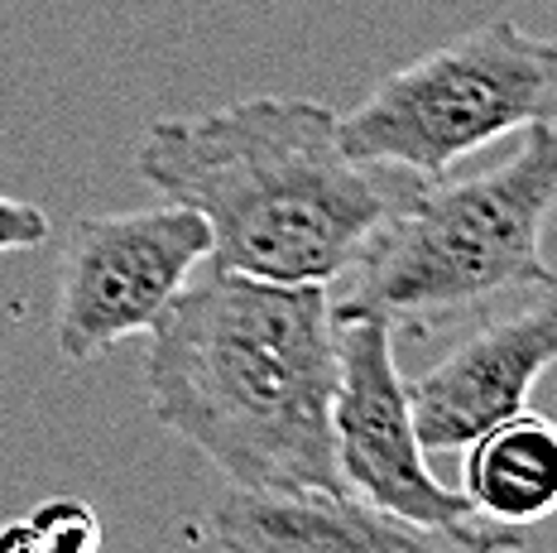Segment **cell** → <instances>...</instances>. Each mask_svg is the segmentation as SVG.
Segmentation results:
<instances>
[{"label":"cell","mask_w":557,"mask_h":553,"mask_svg":"<svg viewBox=\"0 0 557 553\" xmlns=\"http://www.w3.org/2000/svg\"><path fill=\"white\" fill-rule=\"evenodd\" d=\"M145 337L154 423L197 447L231 491H346L327 284H274L202 260Z\"/></svg>","instance_id":"cell-1"},{"label":"cell","mask_w":557,"mask_h":553,"mask_svg":"<svg viewBox=\"0 0 557 553\" xmlns=\"http://www.w3.org/2000/svg\"><path fill=\"white\" fill-rule=\"evenodd\" d=\"M557 366V308L548 294L461 337L437 366L404 380L423 453H461L509 414L529 409V390Z\"/></svg>","instance_id":"cell-8"},{"label":"cell","mask_w":557,"mask_h":553,"mask_svg":"<svg viewBox=\"0 0 557 553\" xmlns=\"http://www.w3.org/2000/svg\"><path fill=\"white\" fill-rule=\"evenodd\" d=\"M336 400L332 443L351 495L428 525L481 520L461 491L443 487L413 433L404 371L394 356V322L336 318Z\"/></svg>","instance_id":"cell-6"},{"label":"cell","mask_w":557,"mask_h":553,"mask_svg":"<svg viewBox=\"0 0 557 553\" xmlns=\"http://www.w3.org/2000/svg\"><path fill=\"white\" fill-rule=\"evenodd\" d=\"M553 207L557 121H543L485 174L399 188L356 260L327 284L332 314L428 328L505 294L548 290L543 226Z\"/></svg>","instance_id":"cell-3"},{"label":"cell","mask_w":557,"mask_h":553,"mask_svg":"<svg viewBox=\"0 0 557 553\" xmlns=\"http://www.w3.org/2000/svg\"><path fill=\"white\" fill-rule=\"evenodd\" d=\"M216 553H519L524 534L491 520L428 525L351 491H231L202 515Z\"/></svg>","instance_id":"cell-7"},{"label":"cell","mask_w":557,"mask_h":553,"mask_svg":"<svg viewBox=\"0 0 557 553\" xmlns=\"http://www.w3.org/2000/svg\"><path fill=\"white\" fill-rule=\"evenodd\" d=\"M461 453V495L481 520L524 529L557 511V423L548 414H509Z\"/></svg>","instance_id":"cell-9"},{"label":"cell","mask_w":557,"mask_h":553,"mask_svg":"<svg viewBox=\"0 0 557 553\" xmlns=\"http://www.w3.org/2000/svg\"><path fill=\"white\" fill-rule=\"evenodd\" d=\"M543 121H557V44L491 20L389 73L336 116V135L361 164L443 179L457 159Z\"/></svg>","instance_id":"cell-4"},{"label":"cell","mask_w":557,"mask_h":553,"mask_svg":"<svg viewBox=\"0 0 557 553\" xmlns=\"http://www.w3.org/2000/svg\"><path fill=\"white\" fill-rule=\"evenodd\" d=\"M44 241H49V212L0 193V256H20V250H34Z\"/></svg>","instance_id":"cell-11"},{"label":"cell","mask_w":557,"mask_h":553,"mask_svg":"<svg viewBox=\"0 0 557 553\" xmlns=\"http://www.w3.org/2000/svg\"><path fill=\"white\" fill-rule=\"evenodd\" d=\"M543 294H548V304L557 308V274H553V280H548V290H543Z\"/></svg>","instance_id":"cell-12"},{"label":"cell","mask_w":557,"mask_h":553,"mask_svg":"<svg viewBox=\"0 0 557 553\" xmlns=\"http://www.w3.org/2000/svg\"><path fill=\"white\" fill-rule=\"evenodd\" d=\"M202 260H212V232L183 202L77 217L58 260V356L97 361L149 332Z\"/></svg>","instance_id":"cell-5"},{"label":"cell","mask_w":557,"mask_h":553,"mask_svg":"<svg viewBox=\"0 0 557 553\" xmlns=\"http://www.w3.org/2000/svg\"><path fill=\"white\" fill-rule=\"evenodd\" d=\"M101 515L77 495H49L29 515L0 525V553H101Z\"/></svg>","instance_id":"cell-10"},{"label":"cell","mask_w":557,"mask_h":553,"mask_svg":"<svg viewBox=\"0 0 557 553\" xmlns=\"http://www.w3.org/2000/svg\"><path fill=\"white\" fill-rule=\"evenodd\" d=\"M135 174L212 232V265L274 284H332L399 198L346 155L336 111L308 97H246L145 131Z\"/></svg>","instance_id":"cell-2"}]
</instances>
